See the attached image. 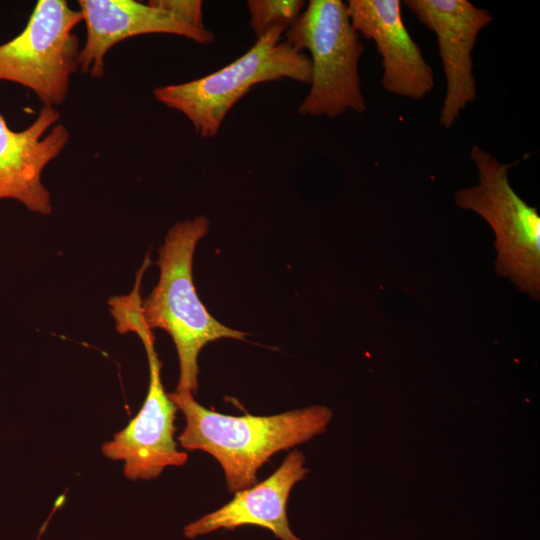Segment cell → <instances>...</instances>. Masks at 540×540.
Wrapping results in <instances>:
<instances>
[{"label": "cell", "mask_w": 540, "mask_h": 540, "mask_svg": "<svg viewBox=\"0 0 540 540\" xmlns=\"http://www.w3.org/2000/svg\"><path fill=\"white\" fill-rule=\"evenodd\" d=\"M168 395L185 417V428L178 437L180 445L215 458L233 494L256 484L259 469L275 453L324 432L332 417L328 408L318 405L270 416H233L207 409L191 392Z\"/></svg>", "instance_id": "6da1fadb"}, {"label": "cell", "mask_w": 540, "mask_h": 540, "mask_svg": "<svg viewBox=\"0 0 540 540\" xmlns=\"http://www.w3.org/2000/svg\"><path fill=\"white\" fill-rule=\"evenodd\" d=\"M209 229L204 215L177 222L159 250L157 285L142 301L144 318L151 329L166 331L172 338L179 360L175 391L193 395L198 389V356L208 343L220 338L245 340L246 333L218 322L202 304L192 275L196 244Z\"/></svg>", "instance_id": "7a4b0ae2"}, {"label": "cell", "mask_w": 540, "mask_h": 540, "mask_svg": "<svg viewBox=\"0 0 540 540\" xmlns=\"http://www.w3.org/2000/svg\"><path fill=\"white\" fill-rule=\"evenodd\" d=\"M285 27L272 28L242 56L201 78L156 87L155 98L185 115L203 138L217 135L227 113L260 83L288 78L310 84V58L287 41L280 42Z\"/></svg>", "instance_id": "3957f363"}, {"label": "cell", "mask_w": 540, "mask_h": 540, "mask_svg": "<svg viewBox=\"0 0 540 540\" xmlns=\"http://www.w3.org/2000/svg\"><path fill=\"white\" fill-rule=\"evenodd\" d=\"M285 33L295 50L311 55L310 90L299 106L301 115L336 118L349 109L366 110L358 71L365 45L351 25L346 3L310 0Z\"/></svg>", "instance_id": "277c9868"}, {"label": "cell", "mask_w": 540, "mask_h": 540, "mask_svg": "<svg viewBox=\"0 0 540 540\" xmlns=\"http://www.w3.org/2000/svg\"><path fill=\"white\" fill-rule=\"evenodd\" d=\"M470 158L478 183L458 190L455 203L483 217L494 231L496 272L539 301L540 215L510 185L509 169L518 162L502 163L478 145L472 146Z\"/></svg>", "instance_id": "5b68a950"}, {"label": "cell", "mask_w": 540, "mask_h": 540, "mask_svg": "<svg viewBox=\"0 0 540 540\" xmlns=\"http://www.w3.org/2000/svg\"><path fill=\"white\" fill-rule=\"evenodd\" d=\"M120 334L133 332L141 339L149 367V386L144 403L124 429L102 445L105 457L124 462L123 472L130 480L157 478L165 468L183 466L188 454L178 449L174 435L177 406L165 392L161 361L154 346L142 304L136 300L121 303L113 312Z\"/></svg>", "instance_id": "8992f818"}, {"label": "cell", "mask_w": 540, "mask_h": 540, "mask_svg": "<svg viewBox=\"0 0 540 540\" xmlns=\"http://www.w3.org/2000/svg\"><path fill=\"white\" fill-rule=\"evenodd\" d=\"M82 21L64 0H39L21 33L0 45V80L28 88L45 106L62 104L79 69L73 30Z\"/></svg>", "instance_id": "52a82bcc"}, {"label": "cell", "mask_w": 540, "mask_h": 540, "mask_svg": "<svg viewBox=\"0 0 540 540\" xmlns=\"http://www.w3.org/2000/svg\"><path fill=\"white\" fill-rule=\"evenodd\" d=\"M404 4L435 33L446 79L439 124L449 129L476 99L472 52L479 33L493 15L467 0H405Z\"/></svg>", "instance_id": "ba28073f"}, {"label": "cell", "mask_w": 540, "mask_h": 540, "mask_svg": "<svg viewBox=\"0 0 540 540\" xmlns=\"http://www.w3.org/2000/svg\"><path fill=\"white\" fill-rule=\"evenodd\" d=\"M59 119L55 107L43 105L27 128L14 131L0 112V199H15L33 213L51 214V195L41 175L70 140Z\"/></svg>", "instance_id": "9c48e42d"}, {"label": "cell", "mask_w": 540, "mask_h": 540, "mask_svg": "<svg viewBox=\"0 0 540 540\" xmlns=\"http://www.w3.org/2000/svg\"><path fill=\"white\" fill-rule=\"evenodd\" d=\"M347 12L359 36L372 40L382 59L383 88L420 100L435 86L433 68L408 32L399 0H349Z\"/></svg>", "instance_id": "30bf717a"}, {"label": "cell", "mask_w": 540, "mask_h": 540, "mask_svg": "<svg viewBox=\"0 0 540 540\" xmlns=\"http://www.w3.org/2000/svg\"><path fill=\"white\" fill-rule=\"evenodd\" d=\"M78 6L86 27L79 69L93 78L104 76L108 51L131 37L166 33L199 44L215 40L210 30L192 27L150 1L143 4L133 0H79Z\"/></svg>", "instance_id": "8fae6325"}, {"label": "cell", "mask_w": 540, "mask_h": 540, "mask_svg": "<svg viewBox=\"0 0 540 540\" xmlns=\"http://www.w3.org/2000/svg\"><path fill=\"white\" fill-rule=\"evenodd\" d=\"M308 472L303 453L291 451L272 475L235 492L232 500L221 508L187 524L183 528L184 535L193 539L219 529L256 525L272 531L281 540H302L290 529L287 503L292 488Z\"/></svg>", "instance_id": "7c38bea8"}, {"label": "cell", "mask_w": 540, "mask_h": 540, "mask_svg": "<svg viewBox=\"0 0 540 540\" xmlns=\"http://www.w3.org/2000/svg\"><path fill=\"white\" fill-rule=\"evenodd\" d=\"M303 0H249L250 27L256 40L272 28H287L298 18L304 7Z\"/></svg>", "instance_id": "4fadbf2b"}, {"label": "cell", "mask_w": 540, "mask_h": 540, "mask_svg": "<svg viewBox=\"0 0 540 540\" xmlns=\"http://www.w3.org/2000/svg\"><path fill=\"white\" fill-rule=\"evenodd\" d=\"M150 2L192 27L205 29L200 0H152Z\"/></svg>", "instance_id": "5bb4252c"}]
</instances>
